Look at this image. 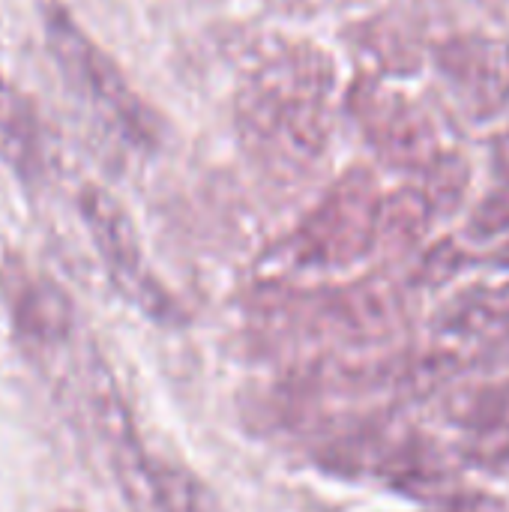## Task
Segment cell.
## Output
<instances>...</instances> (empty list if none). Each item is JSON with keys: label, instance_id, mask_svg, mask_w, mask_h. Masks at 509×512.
Here are the masks:
<instances>
[{"label": "cell", "instance_id": "1", "mask_svg": "<svg viewBox=\"0 0 509 512\" xmlns=\"http://www.w3.org/2000/svg\"><path fill=\"white\" fill-rule=\"evenodd\" d=\"M48 48L66 75L69 87L105 120L108 129L123 135L129 144L150 147L159 138V117L132 90L120 66L60 9L51 6L45 15Z\"/></svg>", "mask_w": 509, "mask_h": 512}, {"label": "cell", "instance_id": "2", "mask_svg": "<svg viewBox=\"0 0 509 512\" xmlns=\"http://www.w3.org/2000/svg\"><path fill=\"white\" fill-rule=\"evenodd\" d=\"M378 222V183L366 171H354L339 186H333V192L309 216L300 234L303 255L318 264H348L372 249Z\"/></svg>", "mask_w": 509, "mask_h": 512}, {"label": "cell", "instance_id": "3", "mask_svg": "<svg viewBox=\"0 0 509 512\" xmlns=\"http://www.w3.org/2000/svg\"><path fill=\"white\" fill-rule=\"evenodd\" d=\"M81 216L117 288L150 318H159V321L174 318V306L168 294L153 282L144 264L141 243L126 210L105 189L87 186L81 192Z\"/></svg>", "mask_w": 509, "mask_h": 512}, {"label": "cell", "instance_id": "4", "mask_svg": "<svg viewBox=\"0 0 509 512\" xmlns=\"http://www.w3.org/2000/svg\"><path fill=\"white\" fill-rule=\"evenodd\" d=\"M357 117L378 147V153L402 168H432L444 153L438 147V132L429 114L411 99L390 90H360L354 96Z\"/></svg>", "mask_w": 509, "mask_h": 512}, {"label": "cell", "instance_id": "5", "mask_svg": "<svg viewBox=\"0 0 509 512\" xmlns=\"http://www.w3.org/2000/svg\"><path fill=\"white\" fill-rule=\"evenodd\" d=\"M438 66L477 120L498 114L509 102V51L501 42L480 36L450 39L438 48Z\"/></svg>", "mask_w": 509, "mask_h": 512}, {"label": "cell", "instance_id": "6", "mask_svg": "<svg viewBox=\"0 0 509 512\" xmlns=\"http://www.w3.org/2000/svg\"><path fill=\"white\" fill-rule=\"evenodd\" d=\"M252 117L258 129L291 135L297 144L315 147L321 138V99H324V69L318 66H282L279 78H264L255 90Z\"/></svg>", "mask_w": 509, "mask_h": 512}, {"label": "cell", "instance_id": "7", "mask_svg": "<svg viewBox=\"0 0 509 512\" xmlns=\"http://www.w3.org/2000/svg\"><path fill=\"white\" fill-rule=\"evenodd\" d=\"M465 435L468 456L477 462L509 459V384L480 387L459 405L453 417Z\"/></svg>", "mask_w": 509, "mask_h": 512}, {"label": "cell", "instance_id": "8", "mask_svg": "<svg viewBox=\"0 0 509 512\" xmlns=\"http://www.w3.org/2000/svg\"><path fill=\"white\" fill-rule=\"evenodd\" d=\"M150 483V498L162 512H216L210 495L198 486L192 474L174 465H144Z\"/></svg>", "mask_w": 509, "mask_h": 512}, {"label": "cell", "instance_id": "9", "mask_svg": "<svg viewBox=\"0 0 509 512\" xmlns=\"http://www.w3.org/2000/svg\"><path fill=\"white\" fill-rule=\"evenodd\" d=\"M0 138L27 147L33 141V114L21 93L0 75Z\"/></svg>", "mask_w": 509, "mask_h": 512}, {"label": "cell", "instance_id": "10", "mask_svg": "<svg viewBox=\"0 0 509 512\" xmlns=\"http://www.w3.org/2000/svg\"><path fill=\"white\" fill-rule=\"evenodd\" d=\"M474 225H477V231H483V234H492V231L507 228L509 189H501V192H495V195H489V198L483 201V207H480L477 216H474Z\"/></svg>", "mask_w": 509, "mask_h": 512}]
</instances>
